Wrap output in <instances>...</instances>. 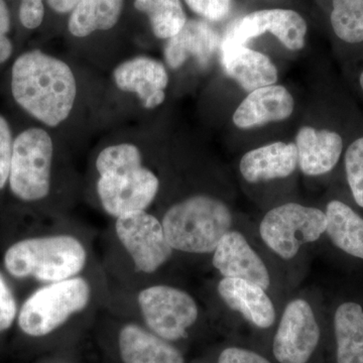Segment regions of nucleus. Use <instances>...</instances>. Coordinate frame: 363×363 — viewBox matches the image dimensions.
Wrapping results in <instances>:
<instances>
[{"instance_id":"f257e3e1","label":"nucleus","mask_w":363,"mask_h":363,"mask_svg":"<svg viewBox=\"0 0 363 363\" xmlns=\"http://www.w3.org/2000/svg\"><path fill=\"white\" fill-rule=\"evenodd\" d=\"M11 91L14 100L30 116L45 125L57 126L70 116L77 85L70 67L35 50L14 62Z\"/></svg>"},{"instance_id":"f03ea898","label":"nucleus","mask_w":363,"mask_h":363,"mask_svg":"<svg viewBox=\"0 0 363 363\" xmlns=\"http://www.w3.org/2000/svg\"><path fill=\"white\" fill-rule=\"evenodd\" d=\"M4 262L14 278L33 279L47 285L82 276L89 250L75 234H47L13 243L7 248Z\"/></svg>"},{"instance_id":"7ed1b4c3","label":"nucleus","mask_w":363,"mask_h":363,"mask_svg":"<svg viewBox=\"0 0 363 363\" xmlns=\"http://www.w3.org/2000/svg\"><path fill=\"white\" fill-rule=\"evenodd\" d=\"M162 225L169 245L190 255L213 253L231 230L233 217L225 203L209 195H193L172 205Z\"/></svg>"},{"instance_id":"20e7f679","label":"nucleus","mask_w":363,"mask_h":363,"mask_svg":"<svg viewBox=\"0 0 363 363\" xmlns=\"http://www.w3.org/2000/svg\"><path fill=\"white\" fill-rule=\"evenodd\" d=\"M93 297L92 284L83 274L43 285L21 306L18 326L30 337H45L87 311Z\"/></svg>"},{"instance_id":"39448f33","label":"nucleus","mask_w":363,"mask_h":363,"mask_svg":"<svg viewBox=\"0 0 363 363\" xmlns=\"http://www.w3.org/2000/svg\"><path fill=\"white\" fill-rule=\"evenodd\" d=\"M52 157L54 145L47 131L30 128L16 138L9 183L18 199L37 202L49 195Z\"/></svg>"},{"instance_id":"423d86ee","label":"nucleus","mask_w":363,"mask_h":363,"mask_svg":"<svg viewBox=\"0 0 363 363\" xmlns=\"http://www.w3.org/2000/svg\"><path fill=\"white\" fill-rule=\"evenodd\" d=\"M326 226V214L322 210L286 203L264 215L259 234L267 247L279 257L292 259L303 245L319 240Z\"/></svg>"},{"instance_id":"0eeeda50","label":"nucleus","mask_w":363,"mask_h":363,"mask_svg":"<svg viewBox=\"0 0 363 363\" xmlns=\"http://www.w3.org/2000/svg\"><path fill=\"white\" fill-rule=\"evenodd\" d=\"M136 303L147 329L169 342L187 337L189 329L199 316L195 298L173 286L143 288Z\"/></svg>"},{"instance_id":"6e6552de","label":"nucleus","mask_w":363,"mask_h":363,"mask_svg":"<svg viewBox=\"0 0 363 363\" xmlns=\"http://www.w3.org/2000/svg\"><path fill=\"white\" fill-rule=\"evenodd\" d=\"M114 230L117 240L140 274H155L175 252L167 240L161 220L149 212H133L118 217Z\"/></svg>"},{"instance_id":"1a4fd4ad","label":"nucleus","mask_w":363,"mask_h":363,"mask_svg":"<svg viewBox=\"0 0 363 363\" xmlns=\"http://www.w3.org/2000/svg\"><path fill=\"white\" fill-rule=\"evenodd\" d=\"M160 180L143 166L99 175L97 193L101 206L114 219L133 212L147 211L156 199Z\"/></svg>"},{"instance_id":"9d476101","label":"nucleus","mask_w":363,"mask_h":363,"mask_svg":"<svg viewBox=\"0 0 363 363\" xmlns=\"http://www.w3.org/2000/svg\"><path fill=\"white\" fill-rule=\"evenodd\" d=\"M319 325L311 306L295 298L286 306L274 338V357L279 363H307L320 340Z\"/></svg>"},{"instance_id":"9b49d317","label":"nucleus","mask_w":363,"mask_h":363,"mask_svg":"<svg viewBox=\"0 0 363 363\" xmlns=\"http://www.w3.org/2000/svg\"><path fill=\"white\" fill-rule=\"evenodd\" d=\"M266 33L276 35L286 49L298 51L305 45L307 25L300 14L290 9H264L236 21L221 43L245 45Z\"/></svg>"},{"instance_id":"f8f14e48","label":"nucleus","mask_w":363,"mask_h":363,"mask_svg":"<svg viewBox=\"0 0 363 363\" xmlns=\"http://www.w3.org/2000/svg\"><path fill=\"white\" fill-rule=\"evenodd\" d=\"M212 264L223 278L252 281L269 290L271 276L259 255L240 231L227 233L213 252Z\"/></svg>"},{"instance_id":"ddd939ff","label":"nucleus","mask_w":363,"mask_h":363,"mask_svg":"<svg viewBox=\"0 0 363 363\" xmlns=\"http://www.w3.org/2000/svg\"><path fill=\"white\" fill-rule=\"evenodd\" d=\"M292 94L281 85H269L250 92L234 112L233 121L241 130L278 123L293 114Z\"/></svg>"},{"instance_id":"4468645a","label":"nucleus","mask_w":363,"mask_h":363,"mask_svg":"<svg viewBox=\"0 0 363 363\" xmlns=\"http://www.w3.org/2000/svg\"><path fill=\"white\" fill-rule=\"evenodd\" d=\"M113 77L119 89L136 93L145 108L159 106L166 98L168 73L156 60L138 57L124 62L114 70Z\"/></svg>"},{"instance_id":"2eb2a0df","label":"nucleus","mask_w":363,"mask_h":363,"mask_svg":"<svg viewBox=\"0 0 363 363\" xmlns=\"http://www.w3.org/2000/svg\"><path fill=\"white\" fill-rule=\"evenodd\" d=\"M224 71L240 87L252 92L259 88L276 84L278 70L271 59L262 52L240 45L220 44Z\"/></svg>"},{"instance_id":"dca6fc26","label":"nucleus","mask_w":363,"mask_h":363,"mask_svg":"<svg viewBox=\"0 0 363 363\" xmlns=\"http://www.w3.org/2000/svg\"><path fill=\"white\" fill-rule=\"evenodd\" d=\"M217 292L233 311L240 313L250 323L267 329L276 321V310L264 289L240 279L223 278Z\"/></svg>"},{"instance_id":"f3484780","label":"nucleus","mask_w":363,"mask_h":363,"mask_svg":"<svg viewBox=\"0 0 363 363\" xmlns=\"http://www.w3.org/2000/svg\"><path fill=\"white\" fill-rule=\"evenodd\" d=\"M298 166L307 176L325 175L337 164L343 140L335 131L303 126L296 136Z\"/></svg>"},{"instance_id":"a211bd4d","label":"nucleus","mask_w":363,"mask_h":363,"mask_svg":"<svg viewBox=\"0 0 363 363\" xmlns=\"http://www.w3.org/2000/svg\"><path fill=\"white\" fill-rule=\"evenodd\" d=\"M297 167L298 150L293 143H272L250 150L240 162L241 175L252 184L285 179Z\"/></svg>"},{"instance_id":"6ab92c4d","label":"nucleus","mask_w":363,"mask_h":363,"mask_svg":"<svg viewBox=\"0 0 363 363\" xmlns=\"http://www.w3.org/2000/svg\"><path fill=\"white\" fill-rule=\"evenodd\" d=\"M220 44L218 33L206 21H189L175 37L169 40L164 57L173 69L180 68L190 58L206 65Z\"/></svg>"},{"instance_id":"aec40b11","label":"nucleus","mask_w":363,"mask_h":363,"mask_svg":"<svg viewBox=\"0 0 363 363\" xmlns=\"http://www.w3.org/2000/svg\"><path fill=\"white\" fill-rule=\"evenodd\" d=\"M118 348L123 363L185 362L175 346L138 324H125L121 329Z\"/></svg>"},{"instance_id":"412c9836","label":"nucleus","mask_w":363,"mask_h":363,"mask_svg":"<svg viewBox=\"0 0 363 363\" xmlns=\"http://www.w3.org/2000/svg\"><path fill=\"white\" fill-rule=\"evenodd\" d=\"M328 238L344 252L363 259V218L345 203L333 200L326 207Z\"/></svg>"},{"instance_id":"4be33fe9","label":"nucleus","mask_w":363,"mask_h":363,"mask_svg":"<svg viewBox=\"0 0 363 363\" xmlns=\"http://www.w3.org/2000/svg\"><path fill=\"white\" fill-rule=\"evenodd\" d=\"M338 363H363V309L353 302L337 308L334 316Z\"/></svg>"},{"instance_id":"5701e85b","label":"nucleus","mask_w":363,"mask_h":363,"mask_svg":"<svg viewBox=\"0 0 363 363\" xmlns=\"http://www.w3.org/2000/svg\"><path fill=\"white\" fill-rule=\"evenodd\" d=\"M123 0H81L72 11L69 30L84 38L96 30H111L116 25Z\"/></svg>"},{"instance_id":"b1692460","label":"nucleus","mask_w":363,"mask_h":363,"mask_svg":"<svg viewBox=\"0 0 363 363\" xmlns=\"http://www.w3.org/2000/svg\"><path fill=\"white\" fill-rule=\"evenodd\" d=\"M331 25L344 42H363V0H333Z\"/></svg>"},{"instance_id":"393cba45","label":"nucleus","mask_w":363,"mask_h":363,"mask_svg":"<svg viewBox=\"0 0 363 363\" xmlns=\"http://www.w3.org/2000/svg\"><path fill=\"white\" fill-rule=\"evenodd\" d=\"M147 14L152 32L159 39L175 37L187 23L180 0H157Z\"/></svg>"},{"instance_id":"a878e982","label":"nucleus","mask_w":363,"mask_h":363,"mask_svg":"<svg viewBox=\"0 0 363 363\" xmlns=\"http://www.w3.org/2000/svg\"><path fill=\"white\" fill-rule=\"evenodd\" d=\"M143 166L140 150L130 143L111 145L100 152L96 160L98 174Z\"/></svg>"},{"instance_id":"bb28decb","label":"nucleus","mask_w":363,"mask_h":363,"mask_svg":"<svg viewBox=\"0 0 363 363\" xmlns=\"http://www.w3.org/2000/svg\"><path fill=\"white\" fill-rule=\"evenodd\" d=\"M345 172L353 198L363 208V138H357L348 147Z\"/></svg>"},{"instance_id":"cd10ccee","label":"nucleus","mask_w":363,"mask_h":363,"mask_svg":"<svg viewBox=\"0 0 363 363\" xmlns=\"http://www.w3.org/2000/svg\"><path fill=\"white\" fill-rule=\"evenodd\" d=\"M18 314V303L13 290L0 272V333L11 328Z\"/></svg>"},{"instance_id":"c85d7f7f","label":"nucleus","mask_w":363,"mask_h":363,"mask_svg":"<svg viewBox=\"0 0 363 363\" xmlns=\"http://www.w3.org/2000/svg\"><path fill=\"white\" fill-rule=\"evenodd\" d=\"M13 136L6 119L0 116V190L9 182L13 157Z\"/></svg>"},{"instance_id":"c756f323","label":"nucleus","mask_w":363,"mask_h":363,"mask_svg":"<svg viewBox=\"0 0 363 363\" xmlns=\"http://www.w3.org/2000/svg\"><path fill=\"white\" fill-rule=\"evenodd\" d=\"M194 13L208 21L223 20L230 11L231 0H185Z\"/></svg>"},{"instance_id":"7c9ffc66","label":"nucleus","mask_w":363,"mask_h":363,"mask_svg":"<svg viewBox=\"0 0 363 363\" xmlns=\"http://www.w3.org/2000/svg\"><path fill=\"white\" fill-rule=\"evenodd\" d=\"M45 9L43 0H21L20 18L26 28H38L44 20Z\"/></svg>"},{"instance_id":"2f4dec72","label":"nucleus","mask_w":363,"mask_h":363,"mask_svg":"<svg viewBox=\"0 0 363 363\" xmlns=\"http://www.w3.org/2000/svg\"><path fill=\"white\" fill-rule=\"evenodd\" d=\"M218 363H271L259 353L243 350V348L229 347L222 351Z\"/></svg>"},{"instance_id":"473e14b6","label":"nucleus","mask_w":363,"mask_h":363,"mask_svg":"<svg viewBox=\"0 0 363 363\" xmlns=\"http://www.w3.org/2000/svg\"><path fill=\"white\" fill-rule=\"evenodd\" d=\"M49 6L57 13H68L73 11L81 0H47Z\"/></svg>"},{"instance_id":"72a5a7b5","label":"nucleus","mask_w":363,"mask_h":363,"mask_svg":"<svg viewBox=\"0 0 363 363\" xmlns=\"http://www.w3.org/2000/svg\"><path fill=\"white\" fill-rule=\"evenodd\" d=\"M13 52V44L4 33H0V64L9 59Z\"/></svg>"},{"instance_id":"f704fd0d","label":"nucleus","mask_w":363,"mask_h":363,"mask_svg":"<svg viewBox=\"0 0 363 363\" xmlns=\"http://www.w3.org/2000/svg\"><path fill=\"white\" fill-rule=\"evenodd\" d=\"M11 28V18L4 0H0V33L6 35Z\"/></svg>"},{"instance_id":"c9c22d12","label":"nucleus","mask_w":363,"mask_h":363,"mask_svg":"<svg viewBox=\"0 0 363 363\" xmlns=\"http://www.w3.org/2000/svg\"><path fill=\"white\" fill-rule=\"evenodd\" d=\"M156 2L157 0H135V6L138 11L147 13Z\"/></svg>"},{"instance_id":"e433bc0d","label":"nucleus","mask_w":363,"mask_h":363,"mask_svg":"<svg viewBox=\"0 0 363 363\" xmlns=\"http://www.w3.org/2000/svg\"><path fill=\"white\" fill-rule=\"evenodd\" d=\"M359 82H360V86H362V88L363 90V72L362 73V75H360Z\"/></svg>"}]
</instances>
